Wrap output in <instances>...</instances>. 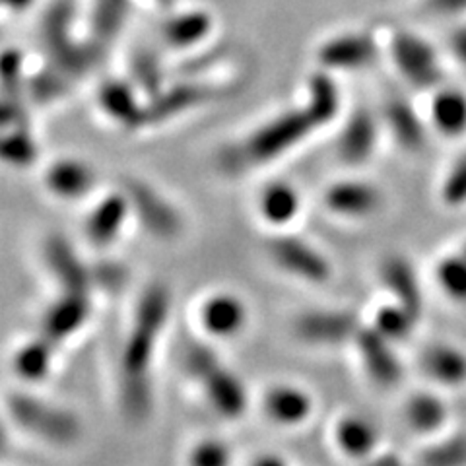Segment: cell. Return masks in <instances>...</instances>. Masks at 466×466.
Here are the masks:
<instances>
[{
    "instance_id": "obj_30",
    "label": "cell",
    "mask_w": 466,
    "mask_h": 466,
    "mask_svg": "<svg viewBox=\"0 0 466 466\" xmlns=\"http://www.w3.org/2000/svg\"><path fill=\"white\" fill-rule=\"evenodd\" d=\"M0 3L6 5V6H12V8H22V6L32 3V0H0Z\"/></svg>"
},
{
    "instance_id": "obj_22",
    "label": "cell",
    "mask_w": 466,
    "mask_h": 466,
    "mask_svg": "<svg viewBox=\"0 0 466 466\" xmlns=\"http://www.w3.org/2000/svg\"><path fill=\"white\" fill-rule=\"evenodd\" d=\"M208 392L214 406L224 414L236 416L245 408V390L241 383L236 377L226 371H220V370L210 371Z\"/></svg>"
},
{
    "instance_id": "obj_18",
    "label": "cell",
    "mask_w": 466,
    "mask_h": 466,
    "mask_svg": "<svg viewBox=\"0 0 466 466\" xmlns=\"http://www.w3.org/2000/svg\"><path fill=\"white\" fill-rule=\"evenodd\" d=\"M94 183V173L82 162L75 159H61L51 166L47 173V185L51 191L61 197H80Z\"/></svg>"
},
{
    "instance_id": "obj_31",
    "label": "cell",
    "mask_w": 466,
    "mask_h": 466,
    "mask_svg": "<svg viewBox=\"0 0 466 466\" xmlns=\"http://www.w3.org/2000/svg\"><path fill=\"white\" fill-rule=\"evenodd\" d=\"M371 466H400L395 459H379V461H375Z\"/></svg>"
},
{
    "instance_id": "obj_20",
    "label": "cell",
    "mask_w": 466,
    "mask_h": 466,
    "mask_svg": "<svg viewBox=\"0 0 466 466\" xmlns=\"http://www.w3.org/2000/svg\"><path fill=\"white\" fill-rule=\"evenodd\" d=\"M447 408L443 400L430 392H418L406 404V420L416 431H433L443 426Z\"/></svg>"
},
{
    "instance_id": "obj_12",
    "label": "cell",
    "mask_w": 466,
    "mask_h": 466,
    "mask_svg": "<svg viewBox=\"0 0 466 466\" xmlns=\"http://www.w3.org/2000/svg\"><path fill=\"white\" fill-rule=\"evenodd\" d=\"M265 412L280 426H299L313 412L311 397L294 385H276L265 397Z\"/></svg>"
},
{
    "instance_id": "obj_4",
    "label": "cell",
    "mask_w": 466,
    "mask_h": 466,
    "mask_svg": "<svg viewBox=\"0 0 466 466\" xmlns=\"http://www.w3.org/2000/svg\"><path fill=\"white\" fill-rule=\"evenodd\" d=\"M379 56V43L370 32H340L327 37L315 51L320 70L354 72L371 66Z\"/></svg>"
},
{
    "instance_id": "obj_5",
    "label": "cell",
    "mask_w": 466,
    "mask_h": 466,
    "mask_svg": "<svg viewBox=\"0 0 466 466\" xmlns=\"http://www.w3.org/2000/svg\"><path fill=\"white\" fill-rule=\"evenodd\" d=\"M385 195L375 183L366 179H340L330 183L323 193V207L348 220L371 218L383 208Z\"/></svg>"
},
{
    "instance_id": "obj_26",
    "label": "cell",
    "mask_w": 466,
    "mask_h": 466,
    "mask_svg": "<svg viewBox=\"0 0 466 466\" xmlns=\"http://www.w3.org/2000/svg\"><path fill=\"white\" fill-rule=\"evenodd\" d=\"M191 462L193 466H228L229 449L220 441H204L195 449Z\"/></svg>"
},
{
    "instance_id": "obj_17",
    "label": "cell",
    "mask_w": 466,
    "mask_h": 466,
    "mask_svg": "<svg viewBox=\"0 0 466 466\" xmlns=\"http://www.w3.org/2000/svg\"><path fill=\"white\" fill-rule=\"evenodd\" d=\"M202 319L204 325L216 337H233V334H238L243 329L247 311L238 298L220 294L207 303V308L202 311Z\"/></svg>"
},
{
    "instance_id": "obj_11",
    "label": "cell",
    "mask_w": 466,
    "mask_h": 466,
    "mask_svg": "<svg viewBox=\"0 0 466 466\" xmlns=\"http://www.w3.org/2000/svg\"><path fill=\"white\" fill-rule=\"evenodd\" d=\"M430 119L441 137L459 138L466 135V92L455 86L435 87Z\"/></svg>"
},
{
    "instance_id": "obj_6",
    "label": "cell",
    "mask_w": 466,
    "mask_h": 466,
    "mask_svg": "<svg viewBox=\"0 0 466 466\" xmlns=\"http://www.w3.org/2000/svg\"><path fill=\"white\" fill-rule=\"evenodd\" d=\"M379 125L375 113L368 107H356L346 116L337 138V157L346 166H363L373 157L379 144Z\"/></svg>"
},
{
    "instance_id": "obj_25",
    "label": "cell",
    "mask_w": 466,
    "mask_h": 466,
    "mask_svg": "<svg viewBox=\"0 0 466 466\" xmlns=\"http://www.w3.org/2000/svg\"><path fill=\"white\" fill-rule=\"evenodd\" d=\"M125 202L121 198L106 200L99 210L92 214L90 220V238L96 241H109L115 238L116 228L121 224V216L125 210Z\"/></svg>"
},
{
    "instance_id": "obj_14",
    "label": "cell",
    "mask_w": 466,
    "mask_h": 466,
    "mask_svg": "<svg viewBox=\"0 0 466 466\" xmlns=\"http://www.w3.org/2000/svg\"><path fill=\"white\" fill-rule=\"evenodd\" d=\"M421 370L433 381L457 387L466 381V354L449 344H431L420 358Z\"/></svg>"
},
{
    "instance_id": "obj_21",
    "label": "cell",
    "mask_w": 466,
    "mask_h": 466,
    "mask_svg": "<svg viewBox=\"0 0 466 466\" xmlns=\"http://www.w3.org/2000/svg\"><path fill=\"white\" fill-rule=\"evenodd\" d=\"M416 319L418 315H414L410 309H406L397 301H392L389 305H383V308L375 313L373 329L389 342L395 344L410 337L416 325Z\"/></svg>"
},
{
    "instance_id": "obj_19",
    "label": "cell",
    "mask_w": 466,
    "mask_h": 466,
    "mask_svg": "<svg viewBox=\"0 0 466 466\" xmlns=\"http://www.w3.org/2000/svg\"><path fill=\"white\" fill-rule=\"evenodd\" d=\"M210 29H212V18L208 12L204 10L185 12L166 25V39L175 47L187 49L207 39Z\"/></svg>"
},
{
    "instance_id": "obj_7",
    "label": "cell",
    "mask_w": 466,
    "mask_h": 466,
    "mask_svg": "<svg viewBox=\"0 0 466 466\" xmlns=\"http://www.w3.org/2000/svg\"><path fill=\"white\" fill-rule=\"evenodd\" d=\"M360 327L354 315L339 309H315L301 313L296 323V337L309 346H339L354 340Z\"/></svg>"
},
{
    "instance_id": "obj_2",
    "label": "cell",
    "mask_w": 466,
    "mask_h": 466,
    "mask_svg": "<svg viewBox=\"0 0 466 466\" xmlns=\"http://www.w3.org/2000/svg\"><path fill=\"white\" fill-rule=\"evenodd\" d=\"M389 51L399 75L418 90H431L443 84L440 55L428 39L410 29H399L390 37Z\"/></svg>"
},
{
    "instance_id": "obj_24",
    "label": "cell",
    "mask_w": 466,
    "mask_h": 466,
    "mask_svg": "<svg viewBox=\"0 0 466 466\" xmlns=\"http://www.w3.org/2000/svg\"><path fill=\"white\" fill-rule=\"evenodd\" d=\"M440 198L447 208L466 207V152L447 169L440 187Z\"/></svg>"
},
{
    "instance_id": "obj_23",
    "label": "cell",
    "mask_w": 466,
    "mask_h": 466,
    "mask_svg": "<svg viewBox=\"0 0 466 466\" xmlns=\"http://www.w3.org/2000/svg\"><path fill=\"white\" fill-rule=\"evenodd\" d=\"M435 276L447 298L466 301V253L443 257L435 268Z\"/></svg>"
},
{
    "instance_id": "obj_9",
    "label": "cell",
    "mask_w": 466,
    "mask_h": 466,
    "mask_svg": "<svg viewBox=\"0 0 466 466\" xmlns=\"http://www.w3.org/2000/svg\"><path fill=\"white\" fill-rule=\"evenodd\" d=\"M354 340L360 350L363 368H366L375 383L392 385L399 381L402 370L395 350H392V342L381 337L373 327L360 329Z\"/></svg>"
},
{
    "instance_id": "obj_8",
    "label": "cell",
    "mask_w": 466,
    "mask_h": 466,
    "mask_svg": "<svg viewBox=\"0 0 466 466\" xmlns=\"http://www.w3.org/2000/svg\"><path fill=\"white\" fill-rule=\"evenodd\" d=\"M381 123L387 125L390 137L406 152H421L428 144V127L408 99L390 97L385 101Z\"/></svg>"
},
{
    "instance_id": "obj_15",
    "label": "cell",
    "mask_w": 466,
    "mask_h": 466,
    "mask_svg": "<svg viewBox=\"0 0 466 466\" xmlns=\"http://www.w3.org/2000/svg\"><path fill=\"white\" fill-rule=\"evenodd\" d=\"M334 441L350 459H368L375 453L379 433L371 421L360 416H344L334 428Z\"/></svg>"
},
{
    "instance_id": "obj_28",
    "label": "cell",
    "mask_w": 466,
    "mask_h": 466,
    "mask_svg": "<svg viewBox=\"0 0 466 466\" xmlns=\"http://www.w3.org/2000/svg\"><path fill=\"white\" fill-rule=\"evenodd\" d=\"M426 8L440 16H455L466 12V0H426Z\"/></svg>"
},
{
    "instance_id": "obj_32",
    "label": "cell",
    "mask_w": 466,
    "mask_h": 466,
    "mask_svg": "<svg viewBox=\"0 0 466 466\" xmlns=\"http://www.w3.org/2000/svg\"><path fill=\"white\" fill-rule=\"evenodd\" d=\"M462 253H466V245H464V247H462Z\"/></svg>"
},
{
    "instance_id": "obj_29",
    "label": "cell",
    "mask_w": 466,
    "mask_h": 466,
    "mask_svg": "<svg viewBox=\"0 0 466 466\" xmlns=\"http://www.w3.org/2000/svg\"><path fill=\"white\" fill-rule=\"evenodd\" d=\"M253 466H288V464H286V462H284V459H280V457L265 455V457L257 459V461L253 462Z\"/></svg>"
},
{
    "instance_id": "obj_16",
    "label": "cell",
    "mask_w": 466,
    "mask_h": 466,
    "mask_svg": "<svg viewBox=\"0 0 466 466\" xmlns=\"http://www.w3.org/2000/svg\"><path fill=\"white\" fill-rule=\"evenodd\" d=\"M303 101L313 109V113L319 116V121L323 123V127L337 119L342 109V99L337 80L332 78L330 72L320 68L308 78Z\"/></svg>"
},
{
    "instance_id": "obj_10",
    "label": "cell",
    "mask_w": 466,
    "mask_h": 466,
    "mask_svg": "<svg viewBox=\"0 0 466 466\" xmlns=\"http://www.w3.org/2000/svg\"><path fill=\"white\" fill-rule=\"evenodd\" d=\"M257 208L262 222L272 228H286L301 212V195L286 181H270L260 188Z\"/></svg>"
},
{
    "instance_id": "obj_1",
    "label": "cell",
    "mask_w": 466,
    "mask_h": 466,
    "mask_svg": "<svg viewBox=\"0 0 466 466\" xmlns=\"http://www.w3.org/2000/svg\"><path fill=\"white\" fill-rule=\"evenodd\" d=\"M320 128H325L323 123L303 101L301 106L270 116L238 144L228 146L220 156V166L228 173H241L274 164Z\"/></svg>"
},
{
    "instance_id": "obj_27",
    "label": "cell",
    "mask_w": 466,
    "mask_h": 466,
    "mask_svg": "<svg viewBox=\"0 0 466 466\" xmlns=\"http://www.w3.org/2000/svg\"><path fill=\"white\" fill-rule=\"evenodd\" d=\"M449 53L466 70V24H459L447 35Z\"/></svg>"
},
{
    "instance_id": "obj_13",
    "label": "cell",
    "mask_w": 466,
    "mask_h": 466,
    "mask_svg": "<svg viewBox=\"0 0 466 466\" xmlns=\"http://www.w3.org/2000/svg\"><path fill=\"white\" fill-rule=\"evenodd\" d=\"M381 280L399 305L410 309L414 315L421 313L424 296H421V286L410 260L404 257H389L381 267Z\"/></svg>"
},
{
    "instance_id": "obj_3",
    "label": "cell",
    "mask_w": 466,
    "mask_h": 466,
    "mask_svg": "<svg viewBox=\"0 0 466 466\" xmlns=\"http://www.w3.org/2000/svg\"><path fill=\"white\" fill-rule=\"evenodd\" d=\"M268 255L280 270L303 282L325 284L332 274L330 260L315 245L298 236L280 233L272 238L268 241Z\"/></svg>"
}]
</instances>
